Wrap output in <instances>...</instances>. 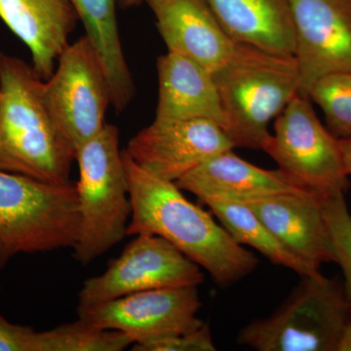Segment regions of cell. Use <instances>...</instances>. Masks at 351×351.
Returning a JSON list of instances; mask_svg holds the SVG:
<instances>
[{
  "label": "cell",
  "mask_w": 351,
  "mask_h": 351,
  "mask_svg": "<svg viewBox=\"0 0 351 351\" xmlns=\"http://www.w3.org/2000/svg\"><path fill=\"white\" fill-rule=\"evenodd\" d=\"M44 99L76 152L106 125L112 91L98 52L86 36L69 44L62 53L54 73L44 82Z\"/></svg>",
  "instance_id": "obj_8"
},
{
  "label": "cell",
  "mask_w": 351,
  "mask_h": 351,
  "mask_svg": "<svg viewBox=\"0 0 351 351\" xmlns=\"http://www.w3.org/2000/svg\"><path fill=\"white\" fill-rule=\"evenodd\" d=\"M337 351H351V311L341 332Z\"/></svg>",
  "instance_id": "obj_26"
},
{
  "label": "cell",
  "mask_w": 351,
  "mask_h": 351,
  "mask_svg": "<svg viewBox=\"0 0 351 351\" xmlns=\"http://www.w3.org/2000/svg\"><path fill=\"white\" fill-rule=\"evenodd\" d=\"M232 149L235 147L225 131L210 120L156 119L129 141L125 151L147 172L176 182Z\"/></svg>",
  "instance_id": "obj_11"
},
{
  "label": "cell",
  "mask_w": 351,
  "mask_h": 351,
  "mask_svg": "<svg viewBox=\"0 0 351 351\" xmlns=\"http://www.w3.org/2000/svg\"><path fill=\"white\" fill-rule=\"evenodd\" d=\"M279 308L240 331L237 343L257 351H337L351 311L343 281L301 277Z\"/></svg>",
  "instance_id": "obj_6"
},
{
  "label": "cell",
  "mask_w": 351,
  "mask_h": 351,
  "mask_svg": "<svg viewBox=\"0 0 351 351\" xmlns=\"http://www.w3.org/2000/svg\"><path fill=\"white\" fill-rule=\"evenodd\" d=\"M132 214L127 235H156L206 270L215 282L228 286L255 271L258 258L237 243L211 214L191 202L173 182L141 168L122 151Z\"/></svg>",
  "instance_id": "obj_1"
},
{
  "label": "cell",
  "mask_w": 351,
  "mask_h": 351,
  "mask_svg": "<svg viewBox=\"0 0 351 351\" xmlns=\"http://www.w3.org/2000/svg\"><path fill=\"white\" fill-rule=\"evenodd\" d=\"M158 101L156 119H205L223 130L226 117L213 75L179 53L157 60Z\"/></svg>",
  "instance_id": "obj_17"
},
{
  "label": "cell",
  "mask_w": 351,
  "mask_h": 351,
  "mask_svg": "<svg viewBox=\"0 0 351 351\" xmlns=\"http://www.w3.org/2000/svg\"><path fill=\"white\" fill-rule=\"evenodd\" d=\"M307 96L323 110L327 128L337 138L351 136V71L332 73L314 83Z\"/></svg>",
  "instance_id": "obj_22"
},
{
  "label": "cell",
  "mask_w": 351,
  "mask_h": 351,
  "mask_svg": "<svg viewBox=\"0 0 351 351\" xmlns=\"http://www.w3.org/2000/svg\"><path fill=\"white\" fill-rule=\"evenodd\" d=\"M323 200L319 195L281 193L242 203L253 210L289 250L320 271L324 263H336Z\"/></svg>",
  "instance_id": "obj_13"
},
{
  "label": "cell",
  "mask_w": 351,
  "mask_h": 351,
  "mask_svg": "<svg viewBox=\"0 0 351 351\" xmlns=\"http://www.w3.org/2000/svg\"><path fill=\"white\" fill-rule=\"evenodd\" d=\"M119 2L120 8L129 9L140 5L141 3L145 2V0H119Z\"/></svg>",
  "instance_id": "obj_28"
},
{
  "label": "cell",
  "mask_w": 351,
  "mask_h": 351,
  "mask_svg": "<svg viewBox=\"0 0 351 351\" xmlns=\"http://www.w3.org/2000/svg\"><path fill=\"white\" fill-rule=\"evenodd\" d=\"M170 52L218 71L232 57L235 43L219 24L207 0H145Z\"/></svg>",
  "instance_id": "obj_14"
},
{
  "label": "cell",
  "mask_w": 351,
  "mask_h": 351,
  "mask_svg": "<svg viewBox=\"0 0 351 351\" xmlns=\"http://www.w3.org/2000/svg\"><path fill=\"white\" fill-rule=\"evenodd\" d=\"M204 204L237 243L252 247L274 265L293 270L301 277L321 274L289 250L245 203L215 199Z\"/></svg>",
  "instance_id": "obj_20"
},
{
  "label": "cell",
  "mask_w": 351,
  "mask_h": 351,
  "mask_svg": "<svg viewBox=\"0 0 351 351\" xmlns=\"http://www.w3.org/2000/svg\"><path fill=\"white\" fill-rule=\"evenodd\" d=\"M0 97H1V95H0Z\"/></svg>",
  "instance_id": "obj_29"
},
{
  "label": "cell",
  "mask_w": 351,
  "mask_h": 351,
  "mask_svg": "<svg viewBox=\"0 0 351 351\" xmlns=\"http://www.w3.org/2000/svg\"><path fill=\"white\" fill-rule=\"evenodd\" d=\"M80 230L76 262L86 265L127 237L132 205L117 126L106 124L76 152Z\"/></svg>",
  "instance_id": "obj_5"
},
{
  "label": "cell",
  "mask_w": 351,
  "mask_h": 351,
  "mask_svg": "<svg viewBox=\"0 0 351 351\" xmlns=\"http://www.w3.org/2000/svg\"><path fill=\"white\" fill-rule=\"evenodd\" d=\"M323 205L336 256L335 263L343 271V289L351 304V214L345 193L326 196Z\"/></svg>",
  "instance_id": "obj_23"
},
{
  "label": "cell",
  "mask_w": 351,
  "mask_h": 351,
  "mask_svg": "<svg viewBox=\"0 0 351 351\" xmlns=\"http://www.w3.org/2000/svg\"><path fill=\"white\" fill-rule=\"evenodd\" d=\"M262 151L300 186L323 197L346 193L350 186L339 138L323 125L301 91L276 117L274 134Z\"/></svg>",
  "instance_id": "obj_7"
},
{
  "label": "cell",
  "mask_w": 351,
  "mask_h": 351,
  "mask_svg": "<svg viewBox=\"0 0 351 351\" xmlns=\"http://www.w3.org/2000/svg\"><path fill=\"white\" fill-rule=\"evenodd\" d=\"M88 38L96 48L107 73L112 107L122 112L135 96V85L128 66L117 25V0H69Z\"/></svg>",
  "instance_id": "obj_19"
},
{
  "label": "cell",
  "mask_w": 351,
  "mask_h": 351,
  "mask_svg": "<svg viewBox=\"0 0 351 351\" xmlns=\"http://www.w3.org/2000/svg\"><path fill=\"white\" fill-rule=\"evenodd\" d=\"M198 286L154 289L77 311L80 319L126 332L135 343L184 334L204 324Z\"/></svg>",
  "instance_id": "obj_10"
},
{
  "label": "cell",
  "mask_w": 351,
  "mask_h": 351,
  "mask_svg": "<svg viewBox=\"0 0 351 351\" xmlns=\"http://www.w3.org/2000/svg\"><path fill=\"white\" fill-rule=\"evenodd\" d=\"M80 223L75 184L0 170V269L19 254L73 248Z\"/></svg>",
  "instance_id": "obj_4"
},
{
  "label": "cell",
  "mask_w": 351,
  "mask_h": 351,
  "mask_svg": "<svg viewBox=\"0 0 351 351\" xmlns=\"http://www.w3.org/2000/svg\"><path fill=\"white\" fill-rule=\"evenodd\" d=\"M0 18L27 46L32 69L49 80L80 18L69 0H0Z\"/></svg>",
  "instance_id": "obj_16"
},
{
  "label": "cell",
  "mask_w": 351,
  "mask_h": 351,
  "mask_svg": "<svg viewBox=\"0 0 351 351\" xmlns=\"http://www.w3.org/2000/svg\"><path fill=\"white\" fill-rule=\"evenodd\" d=\"M233 149L221 152L175 182L182 191L193 193L203 203L208 200L239 202L293 193L317 195L300 186L282 170H265L247 162Z\"/></svg>",
  "instance_id": "obj_15"
},
{
  "label": "cell",
  "mask_w": 351,
  "mask_h": 351,
  "mask_svg": "<svg viewBox=\"0 0 351 351\" xmlns=\"http://www.w3.org/2000/svg\"><path fill=\"white\" fill-rule=\"evenodd\" d=\"M301 92L332 73L351 71V0H290Z\"/></svg>",
  "instance_id": "obj_12"
},
{
  "label": "cell",
  "mask_w": 351,
  "mask_h": 351,
  "mask_svg": "<svg viewBox=\"0 0 351 351\" xmlns=\"http://www.w3.org/2000/svg\"><path fill=\"white\" fill-rule=\"evenodd\" d=\"M134 343L126 332L103 329L80 318L39 332V351H121Z\"/></svg>",
  "instance_id": "obj_21"
},
{
  "label": "cell",
  "mask_w": 351,
  "mask_h": 351,
  "mask_svg": "<svg viewBox=\"0 0 351 351\" xmlns=\"http://www.w3.org/2000/svg\"><path fill=\"white\" fill-rule=\"evenodd\" d=\"M133 351H215L211 330L207 324H203L193 331L166 337L156 341L134 343Z\"/></svg>",
  "instance_id": "obj_24"
},
{
  "label": "cell",
  "mask_w": 351,
  "mask_h": 351,
  "mask_svg": "<svg viewBox=\"0 0 351 351\" xmlns=\"http://www.w3.org/2000/svg\"><path fill=\"white\" fill-rule=\"evenodd\" d=\"M234 43L272 54L294 56L295 29L290 0H207Z\"/></svg>",
  "instance_id": "obj_18"
},
{
  "label": "cell",
  "mask_w": 351,
  "mask_h": 351,
  "mask_svg": "<svg viewBox=\"0 0 351 351\" xmlns=\"http://www.w3.org/2000/svg\"><path fill=\"white\" fill-rule=\"evenodd\" d=\"M0 170L51 184L69 182L76 151L46 106L44 82L0 53Z\"/></svg>",
  "instance_id": "obj_2"
},
{
  "label": "cell",
  "mask_w": 351,
  "mask_h": 351,
  "mask_svg": "<svg viewBox=\"0 0 351 351\" xmlns=\"http://www.w3.org/2000/svg\"><path fill=\"white\" fill-rule=\"evenodd\" d=\"M212 75L233 147L262 151L270 121L301 91L297 60L235 43L232 57Z\"/></svg>",
  "instance_id": "obj_3"
},
{
  "label": "cell",
  "mask_w": 351,
  "mask_h": 351,
  "mask_svg": "<svg viewBox=\"0 0 351 351\" xmlns=\"http://www.w3.org/2000/svg\"><path fill=\"white\" fill-rule=\"evenodd\" d=\"M341 156H343V164L346 173L351 175V136L350 137L339 138Z\"/></svg>",
  "instance_id": "obj_27"
},
{
  "label": "cell",
  "mask_w": 351,
  "mask_h": 351,
  "mask_svg": "<svg viewBox=\"0 0 351 351\" xmlns=\"http://www.w3.org/2000/svg\"><path fill=\"white\" fill-rule=\"evenodd\" d=\"M203 281L199 265L174 245L156 235L138 234L119 258L110 261L104 274L85 280L77 311L134 293L198 286Z\"/></svg>",
  "instance_id": "obj_9"
},
{
  "label": "cell",
  "mask_w": 351,
  "mask_h": 351,
  "mask_svg": "<svg viewBox=\"0 0 351 351\" xmlns=\"http://www.w3.org/2000/svg\"><path fill=\"white\" fill-rule=\"evenodd\" d=\"M0 351H39V332L13 324L0 314Z\"/></svg>",
  "instance_id": "obj_25"
}]
</instances>
